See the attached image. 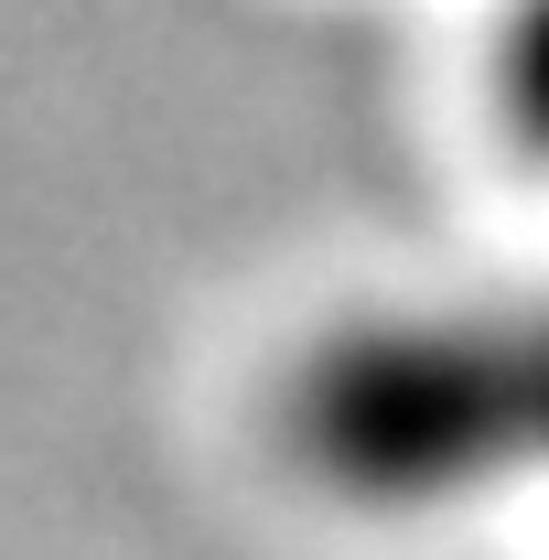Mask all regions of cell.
Segmentation results:
<instances>
[{
    "label": "cell",
    "mask_w": 549,
    "mask_h": 560,
    "mask_svg": "<svg viewBox=\"0 0 549 560\" xmlns=\"http://www.w3.org/2000/svg\"><path fill=\"white\" fill-rule=\"evenodd\" d=\"M270 453L366 528H442L549 486V280L335 313L280 366Z\"/></svg>",
    "instance_id": "1"
},
{
    "label": "cell",
    "mask_w": 549,
    "mask_h": 560,
    "mask_svg": "<svg viewBox=\"0 0 549 560\" xmlns=\"http://www.w3.org/2000/svg\"><path fill=\"white\" fill-rule=\"evenodd\" d=\"M484 97L506 140L549 173V0H495V33H484Z\"/></svg>",
    "instance_id": "2"
}]
</instances>
